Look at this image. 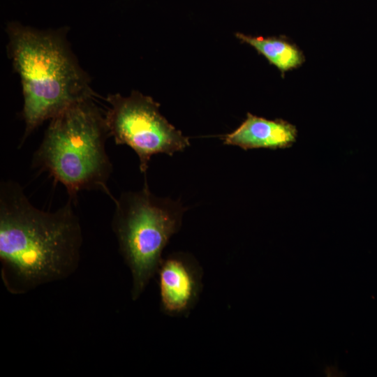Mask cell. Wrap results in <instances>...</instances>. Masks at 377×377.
<instances>
[{"mask_svg":"<svg viewBox=\"0 0 377 377\" xmlns=\"http://www.w3.org/2000/svg\"><path fill=\"white\" fill-rule=\"evenodd\" d=\"M297 130L288 121L267 119L247 113L246 119L232 132L222 137L224 145L253 149H286L296 142Z\"/></svg>","mask_w":377,"mask_h":377,"instance_id":"52a82bcc","label":"cell"},{"mask_svg":"<svg viewBox=\"0 0 377 377\" xmlns=\"http://www.w3.org/2000/svg\"><path fill=\"white\" fill-rule=\"evenodd\" d=\"M236 37L242 42L253 47L257 52L263 55L269 62L275 66L281 73H285L301 66L305 57L301 50L284 36H252L242 33H237Z\"/></svg>","mask_w":377,"mask_h":377,"instance_id":"ba28073f","label":"cell"},{"mask_svg":"<svg viewBox=\"0 0 377 377\" xmlns=\"http://www.w3.org/2000/svg\"><path fill=\"white\" fill-rule=\"evenodd\" d=\"M113 201L112 227L130 269L131 298L136 300L156 274L163 251L180 229L187 208L179 201L156 197L146 181L141 190L122 193Z\"/></svg>","mask_w":377,"mask_h":377,"instance_id":"277c9868","label":"cell"},{"mask_svg":"<svg viewBox=\"0 0 377 377\" xmlns=\"http://www.w3.org/2000/svg\"><path fill=\"white\" fill-rule=\"evenodd\" d=\"M6 31L8 54L22 85V144L44 121L77 103L93 98L94 93L64 28L40 30L12 22Z\"/></svg>","mask_w":377,"mask_h":377,"instance_id":"7a4b0ae2","label":"cell"},{"mask_svg":"<svg viewBox=\"0 0 377 377\" xmlns=\"http://www.w3.org/2000/svg\"><path fill=\"white\" fill-rule=\"evenodd\" d=\"M161 311L187 317L199 301L203 271L188 253L175 252L163 258L156 272Z\"/></svg>","mask_w":377,"mask_h":377,"instance_id":"8992f818","label":"cell"},{"mask_svg":"<svg viewBox=\"0 0 377 377\" xmlns=\"http://www.w3.org/2000/svg\"><path fill=\"white\" fill-rule=\"evenodd\" d=\"M73 200L47 212L34 206L19 184H1V275L8 292L26 293L75 272L82 234Z\"/></svg>","mask_w":377,"mask_h":377,"instance_id":"6da1fadb","label":"cell"},{"mask_svg":"<svg viewBox=\"0 0 377 377\" xmlns=\"http://www.w3.org/2000/svg\"><path fill=\"white\" fill-rule=\"evenodd\" d=\"M110 136L103 116L92 98L77 103L50 120L33 163L63 184L73 200L82 190L108 187L112 170L105 142Z\"/></svg>","mask_w":377,"mask_h":377,"instance_id":"3957f363","label":"cell"},{"mask_svg":"<svg viewBox=\"0 0 377 377\" xmlns=\"http://www.w3.org/2000/svg\"><path fill=\"white\" fill-rule=\"evenodd\" d=\"M105 100L110 136L117 145H128L136 153L141 172H147L153 155L172 156L189 146L188 138L161 114L159 103L151 97L133 91L128 96L109 94Z\"/></svg>","mask_w":377,"mask_h":377,"instance_id":"5b68a950","label":"cell"}]
</instances>
